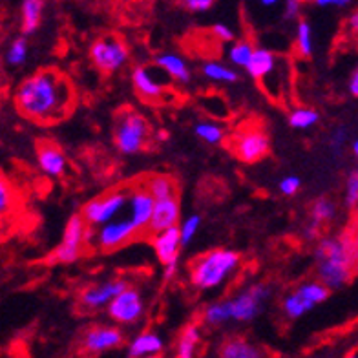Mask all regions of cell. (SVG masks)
<instances>
[{"mask_svg":"<svg viewBox=\"0 0 358 358\" xmlns=\"http://www.w3.org/2000/svg\"><path fill=\"white\" fill-rule=\"evenodd\" d=\"M194 134L207 145H222L225 141L227 132L222 124L214 123V121H199L194 127Z\"/></svg>","mask_w":358,"mask_h":358,"instance_id":"f1b7e54d","label":"cell"},{"mask_svg":"<svg viewBox=\"0 0 358 358\" xmlns=\"http://www.w3.org/2000/svg\"><path fill=\"white\" fill-rule=\"evenodd\" d=\"M358 249L349 232L325 236L315 247L316 280L329 291L345 287L355 276V258Z\"/></svg>","mask_w":358,"mask_h":358,"instance_id":"7a4b0ae2","label":"cell"},{"mask_svg":"<svg viewBox=\"0 0 358 358\" xmlns=\"http://www.w3.org/2000/svg\"><path fill=\"white\" fill-rule=\"evenodd\" d=\"M201 320L207 327H220V325L227 324V322H232L229 307H227V300L208 303V306L203 309Z\"/></svg>","mask_w":358,"mask_h":358,"instance_id":"f546056e","label":"cell"},{"mask_svg":"<svg viewBox=\"0 0 358 358\" xmlns=\"http://www.w3.org/2000/svg\"><path fill=\"white\" fill-rule=\"evenodd\" d=\"M255 50L256 48L249 43V41H236L229 46L227 50V57H229V61L231 64L234 66H240V68H247L249 66L250 59L255 55Z\"/></svg>","mask_w":358,"mask_h":358,"instance_id":"4dcf8cb0","label":"cell"},{"mask_svg":"<svg viewBox=\"0 0 358 358\" xmlns=\"http://www.w3.org/2000/svg\"><path fill=\"white\" fill-rule=\"evenodd\" d=\"M146 190L154 196L156 201H165V199H172L178 198L176 194H178V185L170 176L166 174H154L150 178L146 179L145 183Z\"/></svg>","mask_w":358,"mask_h":358,"instance_id":"484cf974","label":"cell"},{"mask_svg":"<svg viewBox=\"0 0 358 358\" xmlns=\"http://www.w3.org/2000/svg\"><path fill=\"white\" fill-rule=\"evenodd\" d=\"M150 124L143 113L136 110H121L113 128V143L124 156H134L145 150L150 143Z\"/></svg>","mask_w":358,"mask_h":358,"instance_id":"277c9868","label":"cell"},{"mask_svg":"<svg viewBox=\"0 0 358 358\" xmlns=\"http://www.w3.org/2000/svg\"><path fill=\"white\" fill-rule=\"evenodd\" d=\"M329 289L318 280H307L282 298V313L287 320H300L329 298Z\"/></svg>","mask_w":358,"mask_h":358,"instance_id":"5b68a950","label":"cell"},{"mask_svg":"<svg viewBox=\"0 0 358 358\" xmlns=\"http://www.w3.org/2000/svg\"><path fill=\"white\" fill-rule=\"evenodd\" d=\"M294 50L298 55L311 57L313 55V28L306 19L298 20L296 31H294Z\"/></svg>","mask_w":358,"mask_h":358,"instance_id":"1f68e13d","label":"cell"},{"mask_svg":"<svg viewBox=\"0 0 358 358\" xmlns=\"http://www.w3.org/2000/svg\"><path fill=\"white\" fill-rule=\"evenodd\" d=\"M344 203L348 208H357L358 210V166L353 169L345 178L344 187Z\"/></svg>","mask_w":358,"mask_h":358,"instance_id":"e575fe53","label":"cell"},{"mask_svg":"<svg viewBox=\"0 0 358 358\" xmlns=\"http://www.w3.org/2000/svg\"><path fill=\"white\" fill-rule=\"evenodd\" d=\"M213 0H185L183 2L185 10L192 11V13H205V11H210L213 10Z\"/></svg>","mask_w":358,"mask_h":358,"instance_id":"b9f144b4","label":"cell"},{"mask_svg":"<svg viewBox=\"0 0 358 358\" xmlns=\"http://www.w3.org/2000/svg\"><path fill=\"white\" fill-rule=\"evenodd\" d=\"M278 189L283 196H294L298 190L302 189V179L298 176H285L283 179H280Z\"/></svg>","mask_w":358,"mask_h":358,"instance_id":"8d00e7d4","label":"cell"},{"mask_svg":"<svg viewBox=\"0 0 358 358\" xmlns=\"http://www.w3.org/2000/svg\"><path fill=\"white\" fill-rule=\"evenodd\" d=\"M271 285L264 282H256L236 292L234 296L227 300V307L231 313L232 322H250L262 313L267 298L271 296Z\"/></svg>","mask_w":358,"mask_h":358,"instance_id":"52a82bcc","label":"cell"},{"mask_svg":"<svg viewBox=\"0 0 358 358\" xmlns=\"http://www.w3.org/2000/svg\"><path fill=\"white\" fill-rule=\"evenodd\" d=\"M110 320L117 325H132L145 315V300L139 289L128 287L106 307Z\"/></svg>","mask_w":358,"mask_h":358,"instance_id":"5bb4252c","label":"cell"},{"mask_svg":"<svg viewBox=\"0 0 358 358\" xmlns=\"http://www.w3.org/2000/svg\"><path fill=\"white\" fill-rule=\"evenodd\" d=\"M318 8H348L351 2L349 0H316Z\"/></svg>","mask_w":358,"mask_h":358,"instance_id":"ee69618b","label":"cell"},{"mask_svg":"<svg viewBox=\"0 0 358 358\" xmlns=\"http://www.w3.org/2000/svg\"><path fill=\"white\" fill-rule=\"evenodd\" d=\"M11 201H13V192H11L10 183L6 179H0V213H10Z\"/></svg>","mask_w":358,"mask_h":358,"instance_id":"74e56055","label":"cell"},{"mask_svg":"<svg viewBox=\"0 0 358 358\" xmlns=\"http://www.w3.org/2000/svg\"><path fill=\"white\" fill-rule=\"evenodd\" d=\"M156 207V199L148 190L145 183L136 185L128 192V213L134 225L139 229V232H148V227L152 222V214Z\"/></svg>","mask_w":358,"mask_h":358,"instance_id":"9a60e30c","label":"cell"},{"mask_svg":"<svg viewBox=\"0 0 358 358\" xmlns=\"http://www.w3.org/2000/svg\"><path fill=\"white\" fill-rule=\"evenodd\" d=\"M271 141H268L267 134L262 128L247 127L241 128L240 132H236L232 139V152L243 163H258L268 154Z\"/></svg>","mask_w":358,"mask_h":358,"instance_id":"8fae6325","label":"cell"},{"mask_svg":"<svg viewBox=\"0 0 358 358\" xmlns=\"http://www.w3.org/2000/svg\"><path fill=\"white\" fill-rule=\"evenodd\" d=\"M320 234V225H316L315 222H311L309 225L303 229V236H306V240H316Z\"/></svg>","mask_w":358,"mask_h":358,"instance_id":"bcb514c9","label":"cell"},{"mask_svg":"<svg viewBox=\"0 0 358 358\" xmlns=\"http://www.w3.org/2000/svg\"><path fill=\"white\" fill-rule=\"evenodd\" d=\"M217 358H268L267 351L262 345L250 342L240 335L227 336L217 345Z\"/></svg>","mask_w":358,"mask_h":358,"instance_id":"2e32d148","label":"cell"},{"mask_svg":"<svg viewBox=\"0 0 358 358\" xmlns=\"http://www.w3.org/2000/svg\"><path fill=\"white\" fill-rule=\"evenodd\" d=\"M351 152H353L355 159L358 161V137H357V139H355L353 143H351Z\"/></svg>","mask_w":358,"mask_h":358,"instance_id":"f907efd6","label":"cell"},{"mask_svg":"<svg viewBox=\"0 0 358 358\" xmlns=\"http://www.w3.org/2000/svg\"><path fill=\"white\" fill-rule=\"evenodd\" d=\"M152 247H154V252H156L157 259L163 265L179 262V250L183 247L179 227H174V229H169V231H163L159 234L152 236Z\"/></svg>","mask_w":358,"mask_h":358,"instance_id":"e0dca14e","label":"cell"},{"mask_svg":"<svg viewBox=\"0 0 358 358\" xmlns=\"http://www.w3.org/2000/svg\"><path fill=\"white\" fill-rule=\"evenodd\" d=\"M336 216V205L329 198H318L313 201L311 207V222L316 225H324V223L333 222Z\"/></svg>","mask_w":358,"mask_h":358,"instance_id":"d6a6232c","label":"cell"},{"mask_svg":"<svg viewBox=\"0 0 358 358\" xmlns=\"http://www.w3.org/2000/svg\"><path fill=\"white\" fill-rule=\"evenodd\" d=\"M348 90H349V94L358 99V66L355 68L353 73H351V77H349Z\"/></svg>","mask_w":358,"mask_h":358,"instance_id":"f6af8a7d","label":"cell"},{"mask_svg":"<svg viewBox=\"0 0 358 358\" xmlns=\"http://www.w3.org/2000/svg\"><path fill=\"white\" fill-rule=\"evenodd\" d=\"M145 358H161V357H145Z\"/></svg>","mask_w":358,"mask_h":358,"instance_id":"11a10c76","label":"cell"},{"mask_svg":"<svg viewBox=\"0 0 358 358\" xmlns=\"http://www.w3.org/2000/svg\"><path fill=\"white\" fill-rule=\"evenodd\" d=\"M165 351V340L156 331H143L134 336L127 345V358L161 357Z\"/></svg>","mask_w":358,"mask_h":358,"instance_id":"ac0fdd59","label":"cell"},{"mask_svg":"<svg viewBox=\"0 0 358 358\" xmlns=\"http://www.w3.org/2000/svg\"><path fill=\"white\" fill-rule=\"evenodd\" d=\"M213 35L214 37H217L220 41H223V43H232L236 37L234 29L231 28V26H227V24L223 22H216L213 26Z\"/></svg>","mask_w":358,"mask_h":358,"instance_id":"60d3db41","label":"cell"},{"mask_svg":"<svg viewBox=\"0 0 358 358\" xmlns=\"http://www.w3.org/2000/svg\"><path fill=\"white\" fill-rule=\"evenodd\" d=\"M355 276H358V252H357V258H355Z\"/></svg>","mask_w":358,"mask_h":358,"instance_id":"f5cc1de1","label":"cell"},{"mask_svg":"<svg viewBox=\"0 0 358 358\" xmlns=\"http://www.w3.org/2000/svg\"><path fill=\"white\" fill-rule=\"evenodd\" d=\"M179 216H181V208H179L178 198L156 201L148 232L154 236L163 231H169V229H174V227H179Z\"/></svg>","mask_w":358,"mask_h":358,"instance_id":"d6986e66","label":"cell"},{"mask_svg":"<svg viewBox=\"0 0 358 358\" xmlns=\"http://www.w3.org/2000/svg\"><path fill=\"white\" fill-rule=\"evenodd\" d=\"M124 289H128V283L123 278L94 283V285H88L80 291L77 302H79V307L83 311H99V309L108 307Z\"/></svg>","mask_w":358,"mask_h":358,"instance_id":"4fadbf2b","label":"cell"},{"mask_svg":"<svg viewBox=\"0 0 358 358\" xmlns=\"http://www.w3.org/2000/svg\"><path fill=\"white\" fill-rule=\"evenodd\" d=\"M123 342V331L115 325H92L80 335L79 348L80 353L88 355V357H97V355L121 348Z\"/></svg>","mask_w":358,"mask_h":358,"instance_id":"7c38bea8","label":"cell"},{"mask_svg":"<svg viewBox=\"0 0 358 358\" xmlns=\"http://www.w3.org/2000/svg\"><path fill=\"white\" fill-rule=\"evenodd\" d=\"M128 46L117 35H103L90 46V59L103 73H115L128 62Z\"/></svg>","mask_w":358,"mask_h":358,"instance_id":"ba28073f","label":"cell"},{"mask_svg":"<svg viewBox=\"0 0 358 358\" xmlns=\"http://www.w3.org/2000/svg\"><path fill=\"white\" fill-rule=\"evenodd\" d=\"M199 225H201V216L199 214H190L183 220V222L179 223V232H181V243L185 245H189L192 238L198 234Z\"/></svg>","mask_w":358,"mask_h":358,"instance_id":"d590c367","label":"cell"},{"mask_svg":"<svg viewBox=\"0 0 358 358\" xmlns=\"http://www.w3.org/2000/svg\"><path fill=\"white\" fill-rule=\"evenodd\" d=\"M37 163L38 169L50 178H61L66 170V157L64 152L55 146L53 143H43L37 148Z\"/></svg>","mask_w":358,"mask_h":358,"instance_id":"44dd1931","label":"cell"},{"mask_svg":"<svg viewBox=\"0 0 358 358\" xmlns=\"http://www.w3.org/2000/svg\"><path fill=\"white\" fill-rule=\"evenodd\" d=\"M320 121V113L315 108H307V106H298V108L291 110L287 117L289 127L294 130H309Z\"/></svg>","mask_w":358,"mask_h":358,"instance_id":"83f0119b","label":"cell"},{"mask_svg":"<svg viewBox=\"0 0 358 358\" xmlns=\"http://www.w3.org/2000/svg\"><path fill=\"white\" fill-rule=\"evenodd\" d=\"M278 4V0H262L259 6H265V8H271V6H276Z\"/></svg>","mask_w":358,"mask_h":358,"instance_id":"816d5d0a","label":"cell"},{"mask_svg":"<svg viewBox=\"0 0 358 358\" xmlns=\"http://www.w3.org/2000/svg\"><path fill=\"white\" fill-rule=\"evenodd\" d=\"M88 231L90 227L86 225L85 217L80 214H73L66 222L64 232H62V241L55 247L50 262L53 264H73L83 255V247L88 243Z\"/></svg>","mask_w":358,"mask_h":358,"instance_id":"9c48e42d","label":"cell"},{"mask_svg":"<svg viewBox=\"0 0 358 358\" xmlns=\"http://www.w3.org/2000/svg\"><path fill=\"white\" fill-rule=\"evenodd\" d=\"M156 68L165 71L166 76L181 83V85H189L190 79H192V71H190L189 64L178 53H159L156 57Z\"/></svg>","mask_w":358,"mask_h":358,"instance_id":"603a6c76","label":"cell"},{"mask_svg":"<svg viewBox=\"0 0 358 358\" xmlns=\"http://www.w3.org/2000/svg\"><path fill=\"white\" fill-rule=\"evenodd\" d=\"M43 0H24L20 4V29L22 35L35 34L43 20Z\"/></svg>","mask_w":358,"mask_h":358,"instance_id":"d4e9b609","label":"cell"},{"mask_svg":"<svg viewBox=\"0 0 358 358\" xmlns=\"http://www.w3.org/2000/svg\"><path fill=\"white\" fill-rule=\"evenodd\" d=\"M241 255L231 249H213L190 262L189 278L198 291H213L222 287L231 274L238 271Z\"/></svg>","mask_w":358,"mask_h":358,"instance_id":"3957f363","label":"cell"},{"mask_svg":"<svg viewBox=\"0 0 358 358\" xmlns=\"http://www.w3.org/2000/svg\"><path fill=\"white\" fill-rule=\"evenodd\" d=\"M139 234L141 232L134 225L130 217H117V220H113L108 225L95 229L94 240L90 241V243H94L95 249L112 252V250L121 249V247H124L132 240H136Z\"/></svg>","mask_w":358,"mask_h":358,"instance_id":"30bf717a","label":"cell"},{"mask_svg":"<svg viewBox=\"0 0 358 358\" xmlns=\"http://www.w3.org/2000/svg\"><path fill=\"white\" fill-rule=\"evenodd\" d=\"M349 234H351V238H353L355 247H357V249H358V217H357V222H355L353 229H351V232H349Z\"/></svg>","mask_w":358,"mask_h":358,"instance_id":"c3c4849f","label":"cell"},{"mask_svg":"<svg viewBox=\"0 0 358 358\" xmlns=\"http://www.w3.org/2000/svg\"><path fill=\"white\" fill-rule=\"evenodd\" d=\"M201 342V327L199 324H187L176 342L174 358H196V351Z\"/></svg>","mask_w":358,"mask_h":358,"instance_id":"cb8c5ba5","label":"cell"},{"mask_svg":"<svg viewBox=\"0 0 358 358\" xmlns=\"http://www.w3.org/2000/svg\"><path fill=\"white\" fill-rule=\"evenodd\" d=\"M15 106L24 117L38 124H55L73 108L76 94L59 70H38L24 79L15 92Z\"/></svg>","mask_w":358,"mask_h":358,"instance_id":"6da1fadb","label":"cell"},{"mask_svg":"<svg viewBox=\"0 0 358 358\" xmlns=\"http://www.w3.org/2000/svg\"><path fill=\"white\" fill-rule=\"evenodd\" d=\"M128 192L130 190L117 189L103 194L101 198L90 199L80 210V216L85 217L86 225L90 229H99V227L108 225L113 220H117L121 210L128 207Z\"/></svg>","mask_w":358,"mask_h":358,"instance_id":"8992f818","label":"cell"},{"mask_svg":"<svg viewBox=\"0 0 358 358\" xmlns=\"http://www.w3.org/2000/svg\"><path fill=\"white\" fill-rule=\"evenodd\" d=\"M302 15V2L298 0H287L283 4V19L285 20H302L300 19Z\"/></svg>","mask_w":358,"mask_h":358,"instance_id":"f35d334b","label":"cell"},{"mask_svg":"<svg viewBox=\"0 0 358 358\" xmlns=\"http://www.w3.org/2000/svg\"><path fill=\"white\" fill-rule=\"evenodd\" d=\"M28 52L29 46L24 35L22 37L13 38L10 43V46H8V50H6V62H8L10 66H20V64H24L26 59H28Z\"/></svg>","mask_w":358,"mask_h":358,"instance_id":"836d02e7","label":"cell"},{"mask_svg":"<svg viewBox=\"0 0 358 358\" xmlns=\"http://www.w3.org/2000/svg\"><path fill=\"white\" fill-rule=\"evenodd\" d=\"M201 73L205 79L213 80V83H223V85H232V83H238L240 77H238V71L234 68L227 66L217 61H207L203 62Z\"/></svg>","mask_w":358,"mask_h":358,"instance_id":"4316f807","label":"cell"},{"mask_svg":"<svg viewBox=\"0 0 358 358\" xmlns=\"http://www.w3.org/2000/svg\"><path fill=\"white\" fill-rule=\"evenodd\" d=\"M345 26H348L349 34L355 35V37H358V8L348 15V19H345Z\"/></svg>","mask_w":358,"mask_h":358,"instance_id":"7bdbcfd3","label":"cell"},{"mask_svg":"<svg viewBox=\"0 0 358 358\" xmlns=\"http://www.w3.org/2000/svg\"><path fill=\"white\" fill-rule=\"evenodd\" d=\"M276 68H278V57L267 48H256L245 70L255 80H268V77L274 76Z\"/></svg>","mask_w":358,"mask_h":358,"instance_id":"7402d4cb","label":"cell"},{"mask_svg":"<svg viewBox=\"0 0 358 358\" xmlns=\"http://www.w3.org/2000/svg\"><path fill=\"white\" fill-rule=\"evenodd\" d=\"M345 358H358V353H349Z\"/></svg>","mask_w":358,"mask_h":358,"instance_id":"db71d44e","label":"cell"},{"mask_svg":"<svg viewBox=\"0 0 358 358\" xmlns=\"http://www.w3.org/2000/svg\"><path fill=\"white\" fill-rule=\"evenodd\" d=\"M132 85L136 88L137 95L141 99L148 101H159L165 97V86L161 85L159 80L154 77L152 70L146 66H136L132 70Z\"/></svg>","mask_w":358,"mask_h":358,"instance_id":"ffe728a7","label":"cell"},{"mask_svg":"<svg viewBox=\"0 0 358 358\" xmlns=\"http://www.w3.org/2000/svg\"><path fill=\"white\" fill-rule=\"evenodd\" d=\"M156 139L157 141H166V139H169V132H165V130H159V132L156 134Z\"/></svg>","mask_w":358,"mask_h":358,"instance_id":"681fc988","label":"cell"},{"mask_svg":"<svg viewBox=\"0 0 358 358\" xmlns=\"http://www.w3.org/2000/svg\"><path fill=\"white\" fill-rule=\"evenodd\" d=\"M348 136H349V130L345 127L335 128V132H333V136H331V139H329V146L335 152L342 150L345 145V141H348Z\"/></svg>","mask_w":358,"mask_h":358,"instance_id":"ab89813d","label":"cell"},{"mask_svg":"<svg viewBox=\"0 0 358 358\" xmlns=\"http://www.w3.org/2000/svg\"><path fill=\"white\" fill-rule=\"evenodd\" d=\"M176 273H178V262L165 265V271H163V278H165V282H170V280L174 278Z\"/></svg>","mask_w":358,"mask_h":358,"instance_id":"7dc6e473","label":"cell"}]
</instances>
